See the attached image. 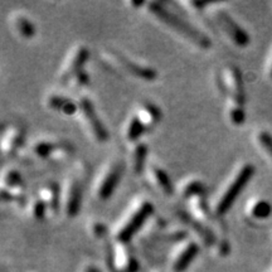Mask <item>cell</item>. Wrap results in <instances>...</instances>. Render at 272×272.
Instances as JSON below:
<instances>
[{
  "label": "cell",
  "mask_w": 272,
  "mask_h": 272,
  "mask_svg": "<svg viewBox=\"0 0 272 272\" xmlns=\"http://www.w3.org/2000/svg\"><path fill=\"white\" fill-rule=\"evenodd\" d=\"M149 10L158 19H160V22H163L173 29H176V32L185 37L188 41H190L195 46L200 47V48H209L210 44H212L210 39L204 33L198 30L197 28L185 22L183 18H181L179 15L170 11L168 8H165L164 4L153 1V3L149 4Z\"/></svg>",
  "instance_id": "obj_1"
},
{
  "label": "cell",
  "mask_w": 272,
  "mask_h": 272,
  "mask_svg": "<svg viewBox=\"0 0 272 272\" xmlns=\"http://www.w3.org/2000/svg\"><path fill=\"white\" fill-rule=\"evenodd\" d=\"M255 174V167L251 164H245L240 169V172L237 173V176L235 177V179L232 181V183L229 184L228 188L226 189L224 194L219 199L218 204L216 207V213L218 216H223L228 212L229 208L233 205V203L236 202V199L238 198V195L241 194V191L245 189V186L247 185V183L250 181V179L254 177Z\"/></svg>",
  "instance_id": "obj_2"
},
{
  "label": "cell",
  "mask_w": 272,
  "mask_h": 272,
  "mask_svg": "<svg viewBox=\"0 0 272 272\" xmlns=\"http://www.w3.org/2000/svg\"><path fill=\"white\" fill-rule=\"evenodd\" d=\"M218 86L222 93L233 101V105H245L246 94L241 71L236 66H228L218 79Z\"/></svg>",
  "instance_id": "obj_3"
},
{
  "label": "cell",
  "mask_w": 272,
  "mask_h": 272,
  "mask_svg": "<svg viewBox=\"0 0 272 272\" xmlns=\"http://www.w3.org/2000/svg\"><path fill=\"white\" fill-rule=\"evenodd\" d=\"M153 212L154 205L151 203L144 202L143 204L139 205L138 209L132 213V216L127 219L126 223L117 232V235H116L117 242L127 245L132 240V237L138 233L139 229L145 224V222L153 214Z\"/></svg>",
  "instance_id": "obj_4"
},
{
  "label": "cell",
  "mask_w": 272,
  "mask_h": 272,
  "mask_svg": "<svg viewBox=\"0 0 272 272\" xmlns=\"http://www.w3.org/2000/svg\"><path fill=\"white\" fill-rule=\"evenodd\" d=\"M214 19H216L217 24L223 29V32L231 38L232 41L235 42L237 46L246 47L250 43V35L248 33L236 22L235 19L232 18L226 10L223 9H218L214 13Z\"/></svg>",
  "instance_id": "obj_5"
},
{
  "label": "cell",
  "mask_w": 272,
  "mask_h": 272,
  "mask_svg": "<svg viewBox=\"0 0 272 272\" xmlns=\"http://www.w3.org/2000/svg\"><path fill=\"white\" fill-rule=\"evenodd\" d=\"M79 107L81 110L82 115H84L85 120H86L87 125L91 129V132L93 134L94 138L100 141V143H105L108 139L107 129L103 125L102 120L97 115L96 108H94L92 101L90 98H87V97H82V98H80Z\"/></svg>",
  "instance_id": "obj_6"
},
{
  "label": "cell",
  "mask_w": 272,
  "mask_h": 272,
  "mask_svg": "<svg viewBox=\"0 0 272 272\" xmlns=\"http://www.w3.org/2000/svg\"><path fill=\"white\" fill-rule=\"evenodd\" d=\"M122 173H124V163H115L110 167V169L107 170V173L105 174V177L101 181L100 186H98V198L102 200L108 199L115 191L116 186L119 185V181L122 177Z\"/></svg>",
  "instance_id": "obj_7"
},
{
  "label": "cell",
  "mask_w": 272,
  "mask_h": 272,
  "mask_svg": "<svg viewBox=\"0 0 272 272\" xmlns=\"http://www.w3.org/2000/svg\"><path fill=\"white\" fill-rule=\"evenodd\" d=\"M178 216L186 226L190 227L195 233L200 237V240L203 241L205 246H213L217 243V237L216 235L205 226V223L200 219H198L197 217H194L193 214H189L186 210H178Z\"/></svg>",
  "instance_id": "obj_8"
},
{
  "label": "cell",
  "mask_w": 272,
  "mask_h": 272,
  "mask_svg": "<svg viewBox=\"0 0 272 272\" xmlns=\"http://www.w3.org/2000/svg\"><path fill=\"white\" fill-rule=\"evenodd\" d=\"M138 260L129 246L119 243L115 248V272H138Z\"/></svg>",
  "instance_id": "obj_9"
},
{
  "label": "cell",
  "mask_w": 272,
  "mask_h": 272,
  "mask_svg": "<svg viewBox=\"0 0 272 272\" xmlns=\"http://www.w3.org/2000/svg\"><path fill=\"white\" fill-rule=\"evenodd\" d=\"M34 153L42 159L49 157H68L73 153V146L67 143H52V141H38L33 148Z\"/></svg>",
  "instance_id": "obj_10"
},
{
  "label": "cell",
  "mask_w": 272,
  "mask_h": 272,
  "mask_svg": "<svg viewBox=\"0 0 272 272\" xmlns=\"http://www.w3.org/2000/svg\"><path fill=\"white\" fill-rule=\"evenodd\" d=\"M199 252V246L195 242H188L185 246L178 251V254L174 256L172 261L173 272H184Z\"/></svg>",
  "instance_id": "obj_11"
},
{
  "label": "cell",
  "mask_w": 272,
  "mask_h": 272,
  "mask_svg": "<svg viewBox=\"0 0 272 272\" xmlns=\"http://www.w3.org/2000/svg\"><path fill=\"white\" fill-rule=\"evenodd\" d=\"M89 49L86 47H79L77 51L73 53V56L71 57L70 63L66 67L65 72L62 75V81L68 82L72 81L75 79V76L77 73H80L81 71H84L85 63L89 60Z\"/></svg>",
  "instance_id": "obj_12"
},
{
  "label": "cell",
  "mask_w": 272,
  "mask_h": 272,
  "mask_svg": "<svg viewBox=\"0 0 272 272\" xmlns=\"http://www.w3.org/2000/svg\"><path fill=\"white\" fill-rule=\"evenodd\" d=\"M115 58L119 65H121L127 72L131 73L135 77H138V79L146 80V81H153L154 79H157L158 73L154 68L145 67V66H141L136 62H132L121 54H115Z\"/></svg>",
  "instance_id": "obj_13"
},
{
  "label": "cell",
  "mask_w": 272,
  "mask_h": 272,
  "mask_svg": "<svg viewBox=\"0 0 272 272\" xmlns=\"http://www.w3.org/2000/svg\"><path fill=\"white\" fill-rule=\"evenodd\" d=\"M82 202V184L79 179H73L70 184L66 202V213L68 217H76L79 214Z\"/></svg>",
  "instance_id": "obj_14"
},
{
  "label": "cell",
  "mask_w": 272,
  "mask_h": 272,
  "mask_svg": "<svg viewBox=\"0 0 272 272\" xmlns=\"http://www.w3.org/2000/svg\"><path fill=\"white\" fill-rule=\"evenodd\" d=\"M24 141V130L22 127L13 126L8 130V131L4 132L3 135V150L5 153H13L16 149L20 148Z\"/></svg>",
  "instance_id": "obj_15"
},
{
  "label": "cell",
  "mask_w": 272,
  "mask_h": 272,
  "mask_svg": "<svg viewBox=\"0 0 272 272\" xmlns=\"http://www.w3.org/2000/svg\"><path fill=\"white\" fill-rule=\"evenodd\" d=\"M136 115L143 120L144 124L146 125V127L149 130L153 129L160 121V119H162V111L159 110V107L157 105H154V103L150 102H144Z\"/></svg>",
  "instance_id": "obj_16"
},
{
  "label": "cell",
  "mask_w": 272,
  "mask_h": 272,
  "mask_svg": "<svg viewBox=\"0 0 272 272\" xmlns=\"http://www.w3.org/2000/svg\"><path fill=\"white\" fill-rule=\"evenodd\" d=\"M48 106L51 108L60 112L66 113V115H73L77 111L79 105L68 97L61 96V94H52L48 97Z\"/></svg>",
  "instance_id": "obj_17"
},
{
  "label": "cell",
  "mask_w": 272,
  "mask_h": 272,
  "mask_svg": "<svg viewBox=\"0 0 272 272\" xmlns=\"http://www.w3.org/2000/svg\"><path fill=\"white\" fill-rule=\"evenodd\" d=\"M41 199L46 203L47 208L53 210L54 213L60 209V186L58 184L52 181L47 184L41 190Z\"/></svg>",
  "instance_id": "obj_18"
},
{
  "label": "cell",
  "mask_w": 272,
  "mask_h": 272,
  "mask_svg": "<svg viewBox=\"0 0 272 272\" xmlns=\"http://www.w3.org/2000/svg\"><path fill=\"white\" fill-rule=\"evenodd\" d=\"M150 176L153 177L154 183L157 184L158 188L165 194V195H172L174 193V186H173L172 181H170L168 173L162 168L153 165L150 168Z\"/></svg>",
  "instance_id": "obj_19"
},
{
  "label": "cell",
  "mask_w": 272,
  "mask_h": 272,
  "mask_svg": "<svg viewBox=\"0 0 272 272\" xmlns=\"http://www.w3.org/2000/svg\"><path fill=\"white\" fill-rule=\"evenodd\" d=\"M145 131H149V129L146 127V125L144 124L143 120L139 117L138 115H135L129 122V126H127L126 131V138L130 141H136L145 134Z\"/></svg>",
  "instance_id": "obj_20"
},
{
  "label": "cell",
  "mask_w": 272,
  "mask_h": 272,
  "mask_svg": "<svg viewBox=\"0 0 272 272\" xmlns=\"http://www.w3.org/2000/svg\"><path fill=\"white\" fill-rule=\"evenodd\" d=\"M146 155H148V146L146 144L140 143L136 145L132 155V169L136 174H141L145 168Z\"/></svg>",
  "instance_id": "obj_21"
},
{
  "label": "cell",
  "mask_w": 272,
  "mask_h": 272,
  "mask_svg": "<svg viewBox=\"0 0 272 272\" xmlns=\"http://www.w3.org/2000/svg\"><path fill=\"white\" fill-rule=\"evenodd\" d=\"M272 213V205L267 200L260 199L255 202L250 208V214L255 219H267Z\"/></svg>",
  "instance_id": "obj_22"
},
{
  "label": "cell",
  "mask_w": 272,
  "mask_h": 272,
  "mask_svg": "<svg viewBox=\"0 0 272 272\" xmlns=\"http://www.w3.org/2000/svg\"><path fill=\"white\" fill-rule=\"evenodd\" d=\"M15 28L18 33L24 38H32L35 34V27L27 16L18 15L15 18Z\"/></svg>",
  "instance_id": "obj_23"
},
{
  "label": "cell",
  "mask_w": 272,
  "mask_h": 272,
  "mask_svg": "<svg viewBox=\"0 0 272 272\" xmlns=\"http://www.w3.org/2000/svg\"><path fill=\"white\" fill-rule=\"evenodd\" d=\"M4 185L5 189L15 190L22 186V177L16 170H8V173L4 176Z\"/></svg>",
  "instance_id": "obj_24"
},
{
  "label": "cell",
  "mask_w": 272,
  "mask_h": 272,
  "mask_svg": "<svg viewBox=\"0 0 272 272\" xmlns=\"http://www.w3.org/2000/svg\"><path fill=\"white\" fill-rule=\"evenodd\" d=\"M203 193H205L204 184L199 181H189L183 190L184 198H186V199H191V198L195 197V195H199V194Z\"/></svg>",
  "instance_id": "obj_25"
},
{
  "label": "cell",
  "mask_w": 272,
  "mask_h": 272,
  "mask_svg": "<svg viewBox=\"0 0 272 272\" xmlns=\"http://www.w3.org/2000/svg\"><path fill=\"white\" fill-rule=\"evenodd\" d=\"M257 141L264 148L266 154L272 159V135L267 131H260L257 135Z\"/></svg>",
  "instance_id": "obj_26"
},
{
  "label": "cell",
  "mask_w": 272,
  "mask_h": 272,
  "mask_svg": "<svg viewBox=\"0 0 272 272\" xmlns=\"http://www.w3.org/2000/svg\"><path fill=\"white\" fill-rule=\"evenodd\" d=\"M229 117H231V121L235 125H242L245 122V107L243 106H237L233 105L229 111Z\"/></svg>",
  "instance_id": "obj_27"
},
{
  "label": "cell",
  "mask_w": 272,
  "mask_h": 272,
  "mask_svg": "<svg viewBox=\"0 0 272 272\" xmlns=\"http://www.w3.org/2000/svg\"><path fill=\"white\" fill-rule=\"evenodd\" d=\"M46 209H47V205L43 200L42 199L35 200V202L33 203V207H32V213H33V216H34V218L37 219L43 218L44 214H46Z\"/></svg>",
  "instance_id": "obj_28"
},
{
  "label": "cell",
  "mask_w": 272,
  "mask_h": 272,
  "mask_svg": "<svg viewBox=\"0 0 272 272\" xmlns=\"http://www.w3.org/2000/svg\"><path fill=\"white\" fill-rule=\"evenodd\" d=\"M73 80H75V82L77 86H81V87L86 86V85H89V82H90V77H89V75L85 72V70L81 71L80 73H77Z\"/></svg>",
  "instance_id": "obj_29"
},
{
  "label": "cell",
  "mask_w": 272,
  "mask_h": 272,
  "mask_svg": "<svg viewBox=\"0 0 272 272\" xmlns=\"http://www.w3.org/2000/svg\"><path fill=\"white\" fill-rule=\"evenodd\" d=\"M93 233L97 238H105L107 236V228H106L105 224L97 223L93 227Z\"/></svg>",
  "instance_id": "obj_30"
},
{
  "label": "cell",
  "mask_w": 272,
  "mask_h": 272,
  "mask_svg": "<svg viewBox=\"0 0 272 272\" xmlns=\"http://www.w3.org/2000/svg\"><path fill=\"white\" fill-rule=\"evenodd\" d=\"M84 272H102V271H101V270L98 269V267L93 266V265H89V266L85 267Z\"/></svg>",
  "instance_id": "obj_31"
},
{
  "label": "cell",
  "mask_w": 272,
  "mask_h": 272,
  "mask_svg": "<svg viewBox=\"0 0 272 272\" xmlns=\"http://www.w3.org/2000/svg\"><path fill=\"white\" fill-rule=\"evenodd\" d=\"M132 5H138V6H141V5H144V3H143V1H140V3H135V1H132Z\"/></svg>",
  "instance_id": "obj_32"
},
{
  "label": "cell",
  "mask_w": 272,
  "mask_h": 272,
  "mask_svg": "<svg viewBox=\"0 0 272 272\" xmlns=\"http://www.w3.org/2000/svg\"><path fill=\"white\" fill-rule=\"evenodd\" d=\"M270 76H271V79H272V65H271V68H270Z\"/></svg>",
  "instance_id": "obj_33"
}]
</instances>
